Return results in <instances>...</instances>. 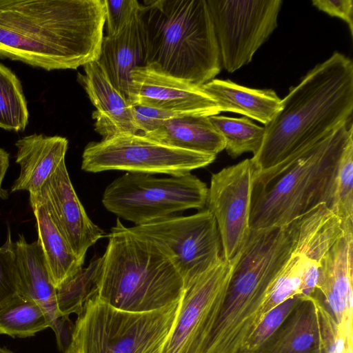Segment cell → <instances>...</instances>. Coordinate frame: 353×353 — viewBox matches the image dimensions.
I'll list each match as a JSON object with an SVG mask.
<instances>
[{"label": "cell", "instance_id": "cell-1", "mask_svg": "<svg viewBox=\"0 0 353 353\" xmlns=\"http://www.w3.org/2000/svg\"><path fill=\"white\" fill-rule=\"evenodd\" d=\"M353 111V63L339 52L310 70L281 99L265 125L254 187H263L313 145L347 123Z\"/></svg>", "mask_w": 353, "mask_h": 353}, {"label": "cell", "instance_id": "cell-2", "mask_svg": "<svg viewBox=\"0 0 353 353\" xmlns=\"http://www.w3.org/2000/svg\"><path fill=\"white\" fill-rule=\"evenodd\" d=\"M103 0H0V57L46 70L99 59Z\"/></svg>", "mask_w": 353, "mask_h": 353}, {"label": "cell", "instance_id": "cell-3", "mask_svg": "<svg viewBox=\"0 0 353 353\" xmlns=\"http://www.w3.org/2000/svg\"><path fill=\"white\" fill-rule=\"evenodd\" d=\"M141 12L145 65L198 86L220 72L219 48L206 0L144 1Z\"/></svg>", "mask_w": 353, "mask_h": 353}, {"label": "cell", "instance_id": "cell-4", "mask_svg": "<svg viewBox=\"0 0 353 353\" xmlns=\"http://www.w3.org/2000/svg\"><path fill=\"white\" fill-rule=\"evenodd\" d=\"M108 236L97 283L99 299L132 312L154 311L180 301L184 282L163 248L130 231L119 218Z\"/></svg>", "mask_w": 353, "mask_h": 353}, {"label": "cell", "instance_id": "cell-5", "mask_svg": "<svg viewBox=\"0 0 353 353\" xmlns=\"http://www.w3.org/2000/svg\"><path fill=\"white\" fill-rule=\"evenodd\" d=\"M294 250L286 225L251 229L232 272L208 347L214 353H242L259 323L263 301Z\"/></svg>", "mask_w": 353, "mask_h": 353}, {"label": "cell", "instance_id": "cell-6", "mask_svg": "<svg viewBox=\"0 0 353 353\" xmlns=\"http://www.w3.org/2000/svg\"><path fill=\"white\" fill-rule=\"evenodd\" d=\"M341 125L268 184L254 188L251 229L285 226L321 203L330 205L339 160L353 126Z\"/></svg>", "mask_w": 353, "mask_h": 353}, {"label": "cell", "instance_id": "cell-7", "mask_svg": "<svg viewBox=\"0 0 353 353\" xmlns=\"http://www.w3.org/2000/svg\"><path fill=\"white\" fill-rule=\"evenodd\" d=\"M179 305L132 312L115 308L95 295L87 301L74 323L70 353H161Z\"/></svg>", "mask_w": 353, "mask_h": 353}, {"label": "cell", "instance_id": "cell-8", "mask_svg": "<svg viewBox=\"0 0 353 353\" xmlns=\"http://www.w3.org/2000/svg\"><path fill=\"white\" fill-rule=\"evenodd\" d=\"M208 188L196 176L156 177L127 172L105 189L102 203L109 212L140 225L189 209H203Z\"/></svg>", "mask_w": 353, "mask_h": 353}, {"label": "cell", "instance_id": "cell-9", "mask_svg": "<svg viewBox=\"0 0 353 353\" xmlns=\"http://www.w3.org/2000/svg\"><path fill=\"white\" fill-rule=\"evenodd\" d=\"M215 159V155L167 145L140 133H126L89 143L83 152L81 169L92 173L121 170L178 176L208 166Z\"/></svg>", "mask_w": 353, "mask_h": 353}, {"label": "cell", "instance_id": "cell-10", "mask_svg": "<svg viewBox=\"0 0 353 353\" xmlns=\"http://www.w3.org/2000/svg\"><path fill=\"white\" fill-rule=\"evenodd\" d=\"M163 248L184 282V289L223 257L214 216L207 208L189 216H170L129 228Z\"/></svg>", "mask_w": 353, "mask_h": 353}, {"label": "cell", "instance_id": "cell-11", "mask_svg": "<svg viewBox=\"0 0 353 353\" xmlns=\"http://www.w3.org/2000/svg\"><path fill=\"white\" fill-rule=\"evenodd\" d=\"M240 253L231 261L222 257L185 288L174 323L161 353H204L223 308Z\"/></svg>", "mask_w": 353, "mask_h": 353}, {"label": "cell", "instance_id": "cell-12", "mask_svg": "<svg viewBox=\"0 0 353 353\" xmlns=\"http://www.w3.org/2000/svg\"><path fill=\"white\" fill-rule=\"evenodd\" d=\"M221 61L232 73L249 63L277 27L282 0H206Z\"/></svg>", "mask_w": 353, "mask_h": 353}, {"label": "cell", "instance_id": "cell-13", "mask_svg": "<svg viewBox=\"0 0 353 353\" xmlns=\"http://www.w3.org/2000/svg\"><path fill=\"white\" fill-rule=\"evenodd\" d=\"M257 172L251 159H245L211 176L206 205L215 218L226 261L241 252L250 235Z\"/></svg>", "mask_w": 353, "mask_h": 353}, {"label": "cell", "instance_id": "cell-14", "mask_svg": "<svg viewBox=\"0 0 353 353\" xmlns=\"http://www.w3.org/2000/svg\"><path fill=\"white\" fill-rule=\"evenodd\" d=\"M130 103L180 113L212 116L221 112L201 86L150 65L137 66L131 72Z\"/></svg>", "mask_w": 353, "mask_h": 353}, {"label": "cell", "instance_id": "cell-15", "mask_svg": "<svg viewBox=\"0 0 353 353\" xmlns=\"http://www.w3.org/2000/svg\"><path fill=\"white\" fill-rule=\"evenodd\" d=\"M39 195L72 252L83 264L88 250L105 234L88 216L73 188L65 161L47 179Z\"/></svg>", "mask_w": 353, "mask_h": 353}, {"label": "cell", "instance_id": "cell-16", "mask_svg": "<svg viewBox=\"0 0 353 353\" xmlns=\"http://www.w3.org/2000/svg\"><path fill=\"white\" fill-rule=\"evenodd\" d=\"M343 228V236L320 261L318 292L342 331L353 337V223Z\"/></svg>", "mask_w": 353, "mask_h": 353}, {"label": "cell", "instance_id": "cell-17", "mask_svg": "<svg viewBox=\"0 0 353 353\" xmlns=\"http://www.w3.org/2000/svg\"><path fill=\"white\" fill-rule=\"evenodd\" d=\"M83 67L77 79L83 87L96 110L92 113L94 129L103 139L119 134H138L132 105L112 84L98 60Z\"/></svg>", "mask_w": 353, "mask_h": 353}, {"label": "cell", "instance_id": "cell-18", "mask_svg": "<svg viewBox=\"0 0 353 353\" xmlns=\"http://www.w3.org/2000/svg\"><path fill=\"white\" fill-rule=\"evenodd\" d=\"M144 57L140 4L118 32L103 37L98 59L112 84L129 103L130 74L137 66L145 65Z\"/></svg>", "mask_w": 353, "mask_h": 353}, {"label": "cell", "instance_id": "cell-19", "mask_svg": "<svg viewBox=\"0 0 353 353\" xmlns=\"http://www.w3.org/2000/svg\"><path fill=\"white\" fill-rule=\"evenodd\" d=\"M16 162L20 173L11 188V192L27 190L30 194H39L47 179L65 161L68 141L60 136L33 134L19 139Z\"/></svg>", "mask_w": 353, "mask_h": 353}, {"label": "cell", "instance_id": "cell-20", "mask_svg": "<svg viewBox=\"0 0 353 353\" xmlns=\"http://www.w3.org/2000/svg\"><path fill=\"white\" fill-rule=\"evenodd\" d=\"M317 294L301 296L283 324L257 353H322Z\"/></svg>", "mask_w": 353, "mask_h": 353}, {"label": "cell", "instance_id": "cell-21", "mask_svg": "<svg viewBox=\"0 0 353 353\" xmlns=\"http://www.w3.org/2000/svg\"><path fill=\"white\" fill-rule=\"evenodd\" d=\"M17 274V293L39 304L48 313L52 323L59 313L56 289L48 271L44 254L38 239L26 242L23 234L13 243Z\"/></svg>", "mask_w": 353, "mask_h": 353}, {"label": "cell", "instance_id": "cell-22", "mask_svg": "<svg viewBox=\"0 0 353 353\" xmlns=\"http://www.w3.org/2000/svg\"><path fill=\"white\" fill-rule=\"evenodd\" d=\"M294 241L293 252L320 261L344 233L342 221L321 203L286 225Z\"/></svg>", "mask_w": 353, "mask_h": 353}, {"label": "cell", "instance_id": "cell-23", "mask_svg": "<svg viewBox=\"0 0 353 353\" xmlns=\"http://www.w3.org/2000/svg\"><path fill=\"white\" fill-rule=\"evenodd\" d=\"M30 204L50 278L57 289L78 272L83 264L72 252L43 198L39 194H30Z\"/></svg>", "mask_w": 353, "mask_h": 353}, {"label": "cell", "instance_id": "cell-24", "mask_svg": "<svg viewBox=\"0 0 353 353\" xmlns=\"http://www.w3.org/2000/svg\"><path fill=\"white\" fill-rule=\"evenodd\" d=\"M201 88L215 101L221 112L239 113L265 125L281 108V99L272 89L250 88L230 80L215 79Z\"/></svg>", "mask_w": 353, "mask_h": 353}, {"label": "cell", "instance_id": "cell-25", "mask_svg": "<svg viewBox=\"0 0 353 353\" xmlns=\"http://www.w3.org/2000/svg\"><path fill=\"white\" fill-rule=\"evenodd\" d=\"M209 117L189 114L175 117L143 135L172 147L216 156L225 150V141Z\"/></svg>", "mask_w": 353, "mask_h": 353}, {"label": "cell", "instance_id": "cell-26", "mask_svg": "<svg viewBox=\"0 0 353 353\" xmlns=\"http://www.w3.org/2000/svg\"><path fill=\"white\" fill-rule=\"evenodd\" d=\"M51 326L50 316L39 304L19 294L0 308V334L26 338Z\"/></svg>", "mask_w": 353, "mask_h": 353}, {"label": "cell", "instance_id": "cell-27", "mask_svg": "<svg viewBox=\"0 0 353 353\" xmlns=\"http://www.w3.org/2000/svg\"><path fill=\"white\" fill-rule=\"evenodd\" d=\"M214 128L225 141V150L232 158L245 152L256 154L265 136V128L253 123L248 117L233 118L225 116L209 117Z\"/></svg>", "mask_w": 353, "mask_h": 353}, {"label": "cell", "instance_id": "cell-28", "mask_svg": "<svg viewBox=\"0 0 353 353\" xmlns=\"http://www.w3.org/2000/svg\"><path fill=\"white\" fill-rule=\"evenodd\" d=\"M102 256L94 258L85 268H81L61 287L56 289L59 313L77 316L83 312L88 300L97 295Z\"/></svg>", "mask_w": 353, "mask_h": 353}, {"label": "cell", "instance_id": "cell-29", "mask_svg": "<svg viewBox=\"0 0 353 353\" xmlns=\"http://www.w3.org/2000/svg\"><path fill=\"white\" fill-rule=\"evenodd\" d=\"M28 118V104L20 80L0 63V128L23 131Z\"/></svg>", "mask_w": 353, "mask_h": 353}, {"label": "cell", "instance_id": "cell-30", "mask_svg": "<svg viewBox=\"0 0 353 353\" xmlns=\"http://www.w3.org/2000/svg\"><path fill=\"white\" fill-rule=\"evenodd\" d=\"M329 208L342 223L353 222L352 135L347 140L339 160Z\"/></svg>", "mask_w": 353, "mask_h": 353}, {"label": "cell", "instance_id": "cell-31", "mask_svg": "<svg viewBox=\"0 0 353 353\" xmlns=\"http://www.w3.org/2000/svg\"><path fill=\"white\" fill-rule=\"evenodd\" d=\"M307 261V258L292 252L270 285L262 305L259 322L276 305L292 296H300L301 277Z\"/></svg>", "mask_w": 353, "mask_h": 353}, {"label": "cell", "instance_id": "cell-32", "mask_svg": "<svg viewBox=\"0 0 353 353\" xmlns=\"http://www.w3.org/2000/svg\"><path fill=\"white\" fill-rule=\"evenodd\" d=\"M301 300L300 296H292L267 312L250 335L243 353H257Z\"/></svg>", "mask_w": 353, "mask_h": 353}, {"label": "cell", "instance_id": "cell-33", "mask_svg": "<svg viewBox=\"0 0 353 353\" xmlns=\"http://www.w3.org/2000/svg\"><path fill=\"white\" fill-rule=\"evenodd\" d=\"M316 305L321 327L322 353H353V337L342 331L333 315L325 308L319 292Z\"/></svg>", "mask_w": 353, "mask_h": 353}, {"label": "cell", "instance_id": "cell-34", "mask_svg": "<svg viewBox=\"0 0 353 353\" xmlns=\"http://www.w3.org/2000/svg\"><path fill=\"white\" fill-rule=\"evenodd\" d=\"M13 243L8 227L6 243L0 247V308L18 294Z\"/></svg>", "mask_w": 353, "mask_h": 353}, {"label": "cell", "instance_id": "cell-35", "mask_svg": "<svg viewBox=\"0 0 353 353\" xmlns=\"http://www.w3.org/2000/svg\"><path fill=\"white\" fill-rule=\"evenodd\" d=\"M131 105L134 123L139 132L142 134L157 129L168 120L189 114L161 110L139 104Z\"/></svg>", "mask_w": 353, "mask_h": 353}, {"label": "cell", "instance_id": "cell-36", "mask_svg": "<svg viewBox=\"0 0 353 353\" xmlns=\"http://www.w3.org/2000/svg\"><path fill=\"white\" fill-rule=\"evenodd\" d=\"M103 2L107 35L118 32L141 4L137 0H103Z\"/></svg>", "mask_w": 353, "mask_h": 353}, {"label": "cell", "instance_id": "cell-37", "mask_svg": "<svg viewBox=\"0 0 353 353\" xmlns=\"http://www.w3.org/2000/svg\"><path fill=\"white\" fill-rule=\"evenodd\" d=\"M313 6L331 17L343 20L348 26L353 37V1L352 0H313Z\"/></svg>", "mask_w": 353, "mask_h": 353}, {"label": "cell", "instance_id": "cell-38", "mask_svg": "<svg viewBox=\"0 0 353 353\" xmlns=\"http://www.w3.org/2000/svg\"><path fill=\"white\" fill-rule=\"evenodd\" d=\"M57 339V344L61 353H70L72 343L74 323L68 315H61L56 318L52 323Z\"/></svg>", "mask_w": 353, "mask_h": 353}, {"label": "cell", "instance_id": "cell-39", "mask_svg": "<svg viewBox=\"0 0 353 353\" xmlns=\"http://www.w3.org/2000/svg\"><path fill=\"white\" fill-rule=\"evenodd\" d=\"M9 166V154L0 148V198L6 199L8 194L6 190L1 187L2 181Z\"/></svg>", "mask_w": 353, "mask_h": 353}, {"label": "cell", "instance_id": "cell-40", "mask_svg": "<svg viewBox=\"0 0 353 353\" xmlns=\"http://www.w3.org/2000/svg\"><path fill=\"white\" fill-rule=\"evenodd\" d=\"M0 353H13L6 347H0Z\"/></svg>", "mask_w": 353, "mask_h": 353}]
</instances>
